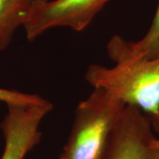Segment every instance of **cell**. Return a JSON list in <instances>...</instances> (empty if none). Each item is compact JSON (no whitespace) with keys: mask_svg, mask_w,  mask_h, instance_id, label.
Wrapping results in <instances>:
<instances>
[{"mask_svg":"<svg viewBox=\"0 0 159 159\" xmlns=\"http://www.w3.org/2000/svg\"><path fill=\"white\" fill-rule=\"evenodd\" d=\"M107 53L116 64L159 57V4L148 32L142 39L134 42L118 34L107 44Z\"/></svg>","mask_w":159,"mask_h":159,"instance_id":"8992f818","label":"cell"},{"mask_svg":"<svg viewBox=\"0 0 159 159\" xmlns=\"http://www.w3.org/2000/svg\"><path fill=\"white\" fill-rule=\"evenodd\" d=\"M149 120L151 122L154 131H156L157 133L159 134V113L156 117H154L152 119H149Z\"/></svg>","mask_w":159,"mask_h":159,"instance_id":"9c48e42d","label":"cell"},{"mask_svg":"<svg viewBox=\"0 0 159 159\" xmlns=\"http://www.w3.org/2000/svg\"><path fill=\"white\" fill-rule=\"evenodd\" d=\"M86 80L94 89H102L125 105L141 109L152 119L159 113V57L116 64L112 67L90 65Z\"/></svg>","mask_w":159,"mask_h":159,"instance_id":"6da1fadb","label":"cell"},{"mask_svg":"<svg viewBox=\"0 0 159 159\" xmlns=\"http://www.w3.org/2000/svg\"><path fill=\"white\" fill-rule=\"evenodd\" d=\"M111 0H49L39 6L24 25L27 39L34 41L55 28L85 29Z\"/></svg>","mask_w":159,"mask_h":159,"instance_id":"277c9868","label":"cell"},{"mask_svg":"<svg viewBox=\"0 0 159 159\" xmlns=\"http://www.w3.org/2000/svg\"><path fill=\"white\" fill-rule=\"evenodd\" d=\"M125 107L118 97L94 89L78 104L67 142L59 159H100L109 134Z\"/></svg>","mask_w":159,"mask_h":159,"instance_id":"7a4b0ae2","label":"cell"},{"mask_svg":"<svg viewBox=\"0 0 159 159\" xmlns=\"http://www.w3.org/2000/svg\"><path fill=\"white\" fill-rule=\"evenodd\" d=\"M0 123L4 137V151L0 159H26L29 151L41 141L39 125L51 111L50 101L43 104H8Z\"/></svg>","mask_w":159,"mask_h":159,"instance_id":"5b68a950","label":"cell"},{"mask_svg":"<svg viewBox=\"0 0 159 159\" xmlns=\"http://www.w3.org/2000/svg\"><path fill=\"white\" fill-rule=\"evenodd\" d=\"M156 142H157V145H159V139L157 138V139H156Z\"/></svg>","mask_w":159,"mask_h":159,"instance_id":"30bf717a","label":"cell"},{"mask_svg":"<svg viewBox=\"0 0 159 159\" xmlns=\"http://www.w3.org/2000/svg\"><path fill=\"white\" fill-rule=\"evenodd\" d=\"M148 117L141 109L125 105L109 134L100 159H159Z\"/></svg>","mask_w":159,"mask_h":159,"instance_id":"3957f363","label":"cell"},{"mask_svg":"<svg viewBox=\"0 0 159 159\" xmlns=\"http://www.w3.org/2000/svg\"><path fill=\"white\" fill-rule=\"evenodd\" d=\"M0 102L8 104H43L49 101L35 94H28L20 91L0 88Z\"/></svg>","mask_w":159,"mask_h":159,"instance_id":"ba28073f","label":"cell"},{"mask_svg":"<svg viewBox=\"0 0 159 159\" xmlns=\"http://www.w3.org/2000/svg\"><path fill=\"white\" fill-rule=\"evenodd\" d=\"M49 0H0V52L11 44L14 34L39 6Z\"/></svg>","mask_w":159,"mask_h":159,"instance_id":"52a82bcc","label":"cell"}]
</instances>
